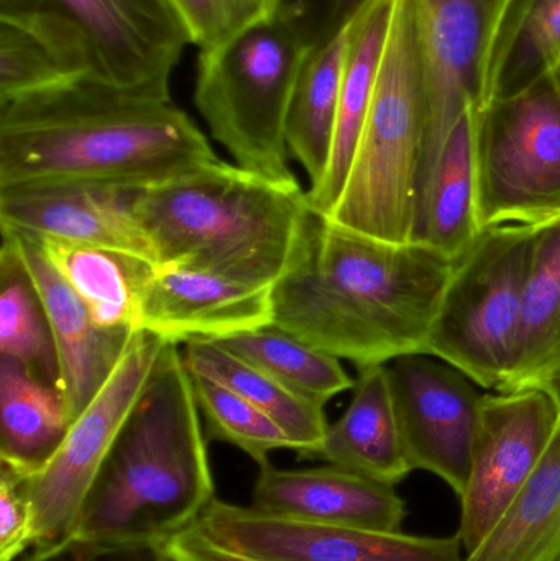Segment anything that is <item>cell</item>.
Listing matches in <instances>:
<instances>
[{
    "instance_id": "6da1fadb",
    "label": "cell",
    "mask_w": 560,
    "mask_h": 561,
    "mask_svg": "<svg viewBox=\"0 0 560 561\" xmlns=\"http://www.w3.org/2000/svg\"><path fill=\"white\" fill-rule=\"evenodd\" d=\"M454 262L316 216L298 262L273 286L272 325L358 369L427 355Z\"/></svg>"
},
{
    "instance_id": "7a4b0ae2",
    "label": "cell",
    "mask_w": 560,
    "mask_h": 561,
    "mask_svg": "<svg viewBox=\"0 0 560 561\" xmlns=\"http://www.w3.org/2000/svg\"><path fill=\"white\" fill-rule=\"evenodd\" d=\"M217 160L173 101L94 78L0 102V186L75 180L145 190Z\"/></svg>"
},
{
    "instance_id": "3957f363",
    "label": "cell",
    "mask_w": 560,
    "mask_h": 561,
    "mask_svg": "<svg viewBox=\"0 0 560 561\" xmlns=\"http://www.w3.org/2000/svg\"><path fill=\"white\" fill-rule=\"evenodd\" d=\"M214 501L193 378L178 345L167 343L69 536L170 540L196 526Z\"/></svg>"
},
{
    "instance_id": "277c9868",
    "label": "cell",
    "mask_w": 560,
    "mask_h": 561,
    "mask_svg": "<svg viewBox=\"0 0 560 561\" xmlns=\"http://www.w3.org/2000/svg\"><path fill=\"white\" fill-rule=\"evenodd\" d=\"M134 210L155 265L270 287L298 262L318 216L299 183L219 158L138 191Z\"/></svg>"
},
{
    "instance_id": "5b68a950",
    "label": "cell",
    "mask_w": 560,
    "mask_h": 561,
    "mask_svg": "<svg viewBox=\"0 0 560 561\" xmlns=\"http://www.w3.org/2000/svg\"><path fill=\"white\" fill-rule=\"evenodd\" d=\"M427 94L414 0H395L357 150L334 209L324 219L390 243L420 240V186Z\"/></svg>"
},
{
    "instance_id": "8992f818",
    "label": "cell",
    "mask_w": 560,
    "mask_h": 561,
    "mask_svg": "<svg viewBox=\"0 0 560 561\" xmlns=\"http://www.w3.org/2000/svg\"><path fill=\"white\" fill-rule=\"evenodd\" d=\"M308 46L278 12L201 51L194 104L239 167L298 183L288 164L286 117Z\"/></svg>"
},
{
    "instance_id": "52a82bcc",
    "label": "cell",
    "mask_w": 560,
    "mask_h": 561,
    "mask_svg": "<svg viewBox=\"0 0 560 561\" xmlns=\"http://www.w3.org/2000/svg\"><path fill=\"white\" fill-rule=\"evenodd\" d=\"M535 227L483 229L454 262L431 329L427 355L466 373L485 391H502L515 365Z\"/></svg>"
},
{
    "instance_id": "ba28073f",
    "label": "cell",
    "mask_w": 560,
    "mask_h": 561,
    "mask_svg": "<svg viewBox=\"0 0 560 561\" xmlns=\"http://www.w3.org/2000/svg\"><path fill=\"white\" fill-rule=\"evenodd\" d=\"M476 121L480 229L538 227L560 217V76L493 99Z\"/></svg>"
},
{
    "instance_id": "9c48e42d",
    "label": "cell",
    "mask_w": 560,
    "mask_h": 561,
    "mask_svg": "<svg viewBox=\"0 0 560 561\" xmlns=\"http://www.w3.org/2000/svg\"><path fill=\"white\" fill-rule=\"evenodd\" d=\"M519 3L522 0H414L427 94L420 236L424 201L444 145L467 112H482L495 99L503 49Z\"/></svg>"
},
{
    "instance_id": "30bf717a",
    "label": "cell",
    "mask_w": 560,
    "mask_h": 561,
    "mask_svg": "<svg viewBox=\"0 0 560 561\" xmlns=\"http://www.w3.org/2000/svg\"><path fill=\"white\" fill-rule=\"evenodd\" d=\"M164 345L167 342L151 333L135 332L117 368L72 422L55 457L39 473L26 478L36 549L71 533L84 494L144 392Z\"/></svg>"
},
{
    "instance_id": "8fae6325",
    "label": "cell",
    "mask_w": 560,
    "mask_h": 561,
    "mask_svg": "<svg viewBox=\"0 0 560 561\" xmlns=\"http://www.w3.org/2000/svg\"><path fill=\"white\" fill-rule=\"evenodd\" d=\"M560 424L558 402L542 388L485 392L457 536L477 549L526 486Z\"/></svg>"
},
{
    "instance_id": "7c38bea8",
    "label": "cell",
    "mask_w": 560,
    "mask_h": 561,
    "mask_svg": "<svg viewBox=\"0 0 560 561\" xmlns=\"http://www.w3.org/2000/svg\"><path fill=\"white\" fill-rule=\"evenodd\" d=\"M194 530L214 546L259 561H464L462 540L324 526L216 500Z\"/></svg>"
},
{
    "instance_id": "4fadbf2b",
    "label": "cell",
    "mask_w": 560,
    "mask_h": 561,
    "mask_svg": "<svg viewBox=\"0 0 560 561\" xmlns=\"http://www.w3.org/2000/svg\"><path fill=\"white\" fill-rule=\"evenodd\" d=\"M385 368L411 470L441 478L460 500L485 392L436 356L404 355Z\"/></svg>"
},
{
    "instance_id": "5bb4252c",
    "label": "cell",
    "mask_w": 560,
    "mask_h": 561,
    "mask_svg": "<svg viewBox=\"0 0 560 561\" xmlns=\"http://www.w3.org/2000/svg\"><path fill=\"white\" fill-rule=\"evenodd\" d=\"M138 191L75 180L0 186V227L155 265L153 250L135 216Z\"/></svg>"
},
{
    "instance_id": "9a60e30c",
    "label": "cell",
    "mask_w": 560,
    "mask_h": 561,
    "mask_svg": "<svg viewBox=\"0 0 560 561\" xmlns=\"http://www.w3.org/2000/svg\"><path fill=\"white\" fill-rule=\"evenodd\" d=\"M94 56L95 79L171 101L170 81L190 43L170 0H56Z\"/></svg>"
},
{
    "instance_id": "2e32d148",
    "label": "cell",
    "mask_w": 560,
    "mask_h": 561,
    "mask_svg": "<svg viewBox=\"0 0 560 561\" xmlns=\"http://www.w3.org/2000/svg\"><path fill=\"white\" fill-rule=\"evenodd\" d=\"M270 286L147 265L135 287V329L167 343L222 342L272 325Z\"/></svg>"
},
{
    "instance_id": "e0dca14e",
    "label": "cell",
    "mask_w": 560,
    "mask_h": 561,
    "mask_svg": "<svg viewBox=\"0 0 560 561\" xmlns=\"http://www.w3.org/2000/svg\"><path fill=\"white\" fill-rule=\"evenodd\" d=\"M28 270L45 304L59 362V391L75 422L111 378L130 345L134 330L104 329L28 233L0 227Z\"/></svg>"
},
{
    "instance_id": "ac0fdd59",
    "label": "cell",
    "mask_w": 560,
    "mask_h": 561,
    "mask_svg": "<svg viewBox=\"0 0 560 561\" xmlns=\"http://www.w3.org/2000/svg\"><path fill=\"white\" fill-rule=\"evenodd\" d=\"M250 506L270 516L377 533H401L407 513L395 486L334 465L260 467Z\"/></svg>"
},
{
    "instance_id": "d6986e66",
    "label": "cell",
    "mask_w": 560,
    "mask_h": 561,
    "mask_svg": "<svg viewBox=\"0 0 560 561\" xmlns=\"http://www.w3.org/2000/svg\"><path fill=\"white\" fill-rule=\"evenodd\" d=\"M84 78L91 46L56 0H0V102Z\"/></svg>"
},
{
    "instance_id": "ffe728a7",
    "label": "cell",
    "mask_w": 560,
    "mask_h": 561,
    "mask_svg": "<svg viewBox=\"0 0 560 561\" xmlns=\"http://www.w3.org/2000/svg\"><path fill=\"white\" fill-rule=\"evenodd\" d=\"M351 404L329 424L312 458L395 484L411 473L385 365L361 369Z\"/></svg>"
},
{
    "instance_id": "44dd1931",
    "label": "cell",
    "mask_w": 560,
    "mask_h": 561,
    "mask_svg": "<svg viewBox=\"0 0 560 561\" xmlns=\"http://www.w3.org/2000/svg\"><path fill=\"white\" fill-rule=\"evenodd\" d=\"M393 5L395 0H372L352 22L331 160L321 183L308 191L309 206L319 217L331 214L344 190L377 84Z\"/></svg>"
},
{
    "instance_id": "7402d4cb",
    "label": "cell",
    "mask_w": 560,
    "mask_h": 561,
    "mask_svg": "<svg viewBox=\"0 0 560 561\" xmlns=\"http://www.w3.org/2000/svg\"><path fill=\"white\" fill-rule=\"evenodd\" d=\"M61 392L15 359L0 356V467L39 473L71 427Z\"/></svg>"
},
{
    "instance_id": "603a6c76",
    "label": "cell",
    "mask_w": 560,
    "mask_h": 561,
    "mask_svg": "<svg viewBox=\"0 0 560 561\" xmlns=\"http://www.w3.org/2000/svg\"><path fill=\"white\" fill-rule=\"evenodd\" d=\"M351 25L324 45L308 49L286 117V147L305 168L309 190L328 171L338 124Z\"/></svg>"
},
{
    "instance_id": "cb8c5ba5",
    "label": "cell",
    "mask_w": 560,
    "mask_h": 561,
    "mask_svg": "<svg viewBox=\"0 0 560 561\" xmlns=\"http://www.w3.org/2000/svg\"><path fill=\"white\" fill-rule=\"evenodd\" d=\"M560 375V217L535 227L515 365L500 392L541 388Z\"/></svg>"
},
{
    "instance_id": "d4e9b609",
    "label": "cell",
    "mask_w": 560,
    "mask_h": 561,
    "mask_svg": "<svg viewBox=\"0 0 560 561\" xmlns=\"http://www.w3.org/2000/svg\"><path fill=\"white\" fill-rule=\"evenodd\" d=\"M183 355L191 373L216 379L252 402L283 428L296 454L312 458L329 427L324 405L296 394L220 343H186Z\"/></svg>"
},
{
    "instance_id": "484cf974",
    "label": "cell",
    "mask_w": 560,
    "mask_h": 561,
    "mask_svg": "<svg viewBox=\"0 0 560 561\" xmlns=\"http://www.w3.org/2000/svg\"><path fill=\"white\" fill-rule=\"evenodd\" d=\"M469 111L444 145L424 201L420 242L457 262L482 229L477 214L476 121Z\"/></svg>"
},
{
    "instance_id": "4316f807",
    "label": "cell",
    "mask_w": 560,
    "mask_h": 561,
    "mask_svg": "<svg viewBox=\"0 0 560 561\" xmlns=\"http://www.w3.org/2000/svg\"><path fill=\"white\" fill-rule=\"evenodd\" d=\"M464 561H560V424L526 486Z\"/></svg>"
},
{
    "instance_id": "83f0119b",
    "label": "cell",
    "mask_w": 560,
    "mask_h": 561,
    "mask_svg": "<svg viewBox=\"0 0 560 561\" xmlns=\"http://www.w3.org/2000/svg\"><path fill=\"white\" fill-rule=\"evenodd\" d=\"M0 356L22 363L59 391L58 352L45 304L7 236L0 249Z\"/></svg>"
},
{
    "instance_id": "f1b7e54d",
    "label": "cell",
    "mask_w": 560,
    "mask_h": 561,
    "mask_svg": "<svg viewBox=\"0 0 560 561\" xmlns=\"http://www.w3.org/2000/svg\"><path fill=\"white\" fill-rule=\"evenodd\" d=\"M36 239V237H33ZM38 240L59 275L84 300L95 322L104 329H135V287L148 263L111 250Z\"/></svg>"
},
{
    "instance_id": "f546056e",
    "label": "cell",
    "mask_w": 560,
    "mask_h": 561,
    "mask_svg": "<svg viewBox=\"0 0 560 561\" xmlns=\"http://www.w3.org/2000/svg\"><path fill=\"white\" fill-rule=\"evenodd\" d=\"M217 343L268 373L296 394L324 408L332 398L355 386L341 359L312 348L275 325L240 333Z\"/></svg>"
},
{
    "instance_id": "4dcf8cb0",
    "label": "cell",
    "mask_w": 560,
    "mask_h": 561,
    "mask_svg": "<svg viewBox=\"0 0 560 561\" xmlns=\"http://www.w3.org/2000/svg\"><path fill=\"white\" fill-rule=\"evenodd\" d=\"M191 378L207 438L239 448L259 467L270 463L273 451L293 450L283 428L252 402L216 379L197 373H191Z\"/></svg>"
},
{
    "instance_id": "1f68e13d",
    "label": "cell",
    "mask_w": 560,
    "mask_h": 561,
    "mask_svg": "<svg viewBox=\"0 0 560 561\" xmlns=\"http://www.w3.org/2000/svg\"><path fill=\"white\" fill-rule=\"evenodd\" d=\"M560 59V0H522L506 38L496 98L515 94L555 71Z\"/></svg>"
},
{
    "instance_id": "d6a6232c",
    "label": "cell",
    "mask_w": 560,
    "mask_h": 561,
    "mask_svg": "<svg viewBox=\"0 0 560 561\" xmlns=\"http://www.w3.org/2000/svg\"><path fill=\"white\" fill-rule=\"evenodd\" d=\"M187 39L209 51L262 20L275 15L279 0H170Z\"/></svg>"
},
{
    "instance_id": "836d02e7",
    "label": "cell",
    "mask_w": 560,
    "mask_h": 561,
    "mask_svg": "<svg viewBox=\"0 0 560 561\" xmlns=\"http://www.w3.org/2000/svg\"><path fill=\"white\" fill-rule=\"evenodd\" d=\"M22 561H180L168 540H104L68 536Z\"/></svg>"
},
{
    "instance_id": "e575fe53",
    "label": "cell",
    "mask_w": 560,
    "mask_h": 561,
    "mask_svg": "<svg viewBox=\"0 0 560 561\" xmlns=\"http://www.w3.org/2000/svg\"><path fill=\"white\" fill-rule=\"evenodd\" d=\"M372 0H279L276 12L309 49L341 35Z\"/></svg>"
},
{
    "instance_id": "d590c367",
    "label": "cell",
    "mask_w": 560,
    "mask_h": 561,
    "mask_svg": "<svg viewBox=\"0 0 560 561\" xmlns=\"http://www.w3.org/2000/svg\"><path fill=\"white\" fill-rule=\"evenodd\" d=\"M35 546V519L26 477L0 467V561L19 559Z\"/></svg>"
},
{
    "instance_id": "8d00e7d4",
    "label": "cell",
    "mask_w": 560,
    "mask_h": 561,
    "mask_svg": "<svg viewBox=\"0 0 560 561\" xmlns=\"http://www.w3.org/2000/svg\"><path fill=\"white\" fill-rule=\"evenodd\" d=\"M168 547L180 561H259L236 556V553L227 552V550L214 546L193 527L171 537L168 540Z\"/></svg>"
},
{
    "instance_id": "74e56055",
    "label": "cell",
    "mask_w": 560,
    "mask_h": 561,
    "mask_svg": "<svg viewBox=\"0 0 560 561\" xmlns=\"http://www.w3.org/2000/svg\"><path fill=\"white\" fill-rule=\"evenodd\" d=\"M541 388L546 389V391L555 398V401L558 402L560 409V375L549 379V381L546 382V385H542Z\"/></svg>"
},
{
    "instance_id": "f35d334b",
    "label": "cell",
    "mask_w": 560,
    "mask_h": 561,
    "mask_svg": "<svg viewBox=\"0 0 560 561\" xmlns=\"http://www.w3.org/2000/svg\"><path fill=\"white\" fill-rule=\"evenodd\" d=\"M555 71H558V75L560 76V59H559L558 66H556Z\"/></svg>"
}]
</instances>
